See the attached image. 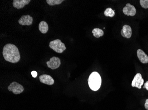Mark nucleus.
I'll list each match as a JSON object with an SVG mask.
<instances>
[{"label":"nucleus","instance_id":"obj_12","mask_svg":"<svg viewBox=\"0 0 148 110\" xmlns=\"http://www.w3.org/2000/svg\"><path fill=\"white\" fill-rule=\"evenodd\" d=\"M137 56L140 62L143 63H148V57L142 49H139L137 51Z\"/></svg>","mask_w":148,"mask_h":110},{"label":"nucleus","instance_id":"obj_6","mask_svg":"<svg viewBox=\"0 0 148 110\" xmlns=\"http://www.w3.org/2000/svg\"><path fill=\"white\" fill-rule=\"evenodd\" d=\"M144 84V79L142 78V74L138 73L136 74L134 77V79L132 82V87L138 88L139 89L142 88V86Z\"/></svg>","mask_w":148,"mask_h":110},{"label":"nucleus","instance_id":"obj_16","mask_svg":"<svg viewBox=\"0 0 148 110\" xmlns=\"http://www.w3.org/2000/svg\"><path fill=\"white\" fill-rule=\"evenodd\" d=\"M64 1H63V0H46L47 3L51 6L60 5Z\"/></svg>","mask_w":148,"mask_h":110},{"label":"nucleus","instance_id":"obj_15","mask_svg":"<svg viewBox=\"0 0 148 110\" xmlns=\"http://www.w3.org/2000/svg\"><path fill=\"white\" fill-rule=\"evenodd\" d=\"M104 15L106 16L113 17L115 15V12L111 8H107L104 11Z\"/></svg>","mask_w":148,"mask_h":110},{"label":"nucleus","instance_id":"obj_7","mask_svg":"<svg viewBox=\"0 0 148 110\" xmlns=\"http://www.w3.org/2000/svg\"><path fill=\"white\" fill-rule=\"evenodd\" d=\"M123 11L124 14L127 16H135L136 13L135 7L130 3L126 4L125 6L123 9Z\"/></svg>","mask_w":148,"mask_h":110},{"label":"nucleus","instance_id":"obj_2","mask_svg":"<svg viewBox=\"0 0 148 110\" xmlns=\"http://www.w3.org/2000/svg\"><path fill=\"white\" fill-rule=\"evenodd\" d=\"M89 86L92 90L96 91L100 88L102 84V78L97 72H93L90 75L88 80Z\"/></svg>","mask_w":148,"mask_h":110},{"label":"nucleus","instance_id":"obj_14","mask_svg":"<svg viewBox=\"0 0 148 110\" xmlns=\"http://www.w3.org/2000/svg\"><path fill=\"white\" fill-rule=\"evenodd\" d=\"M92 33L94 37L96 38H99L104 35V32L102 30L98 28H96L92 30Z\"/></svg>","mask_w":148,"mask_h":110},{"label":"nucleus","instance_id":"obj_9","mask_svg":"<svg viewBox=\"0 0 148 110\" xmlns=\"http://www.w3.org/2000/svg\"><path fill=\"white\" fill-rule=\"evenodd\" d=\"M39 79L41 83L48 85H52L54 83V80L50 75L43 74L39 77Z\"/></svg>","mask_w":148,"mask_h":110},{"label":"nucleus","instance_id":"obj_19","mask_svg":"<svg viewBox=\"0 0 148 110\" xmlns=\"http://www.w3.org/2000/svg\"><path fill=\"white\" fill-rule=\"evenodd\" d=\"M145 107L146 110H148V99L145 101Z\"/></svg>","mask_w":148,"mask_h":110},{"label":"nucleus","instance_id":"obj_5","mask_svg":"<svg viewBox=\"0 0 148 110\" xmlns=\"http://www.w3.org/2000/svg\"><path fill=\"white\" fill-rule=\"evenodd\" d=\"M46 63L48 67L50 68L52 70H54L60 67L61 64V61L59 58L54 57H51L49 61H47Z\"/></svg>","mask_w":148,"mask_h":110},{"label":"nucleus","instance_id":"obj_20","mask_svg":"<svg viewBox=\"0 0 148 110\" xmlns=\"http://www.w3.org/2000/svg\"><path fill=\"white\" fill-rule=\"evenodd\" d=\"M143 88H146L147 90L148 91V81H147V82L145 83L144 86H143Z\"/></svg>","mask_w":148,"mask_h":110},{"label":"nucleus","instance_id":"obj_11","mask_svg":"<svg viewBox=\"0 0 148 110\" xmlns=\"http://www.w3.org/2000/svg\"><path fill=\"white\" fill-rule=\"evenodd\" d=\"M30 1V0H14L12 2V5L14 7L19 9L24 8Z\"/></svg>","mask_w":148,"mask_h":110},{"label":"nucleus","instance_id":"obj_4","mask_svg":"<svg viewBox=\"0 0 148 110\" xmlns=\"http://www.w3.org/2000/svg\"><path fill=\"white\" fill-rule=\"evenodd\" d=\"M8 89L10 91L12 92L14 94H21L24 90L23 86L16 82H12L8 87Z\"/></svg>","mask_w":148,"mask_h":110},{"label":"nucleus","instance_id":"obj_8","mask_svg":"<svg viewBox=\"0 0 148 110\" xmlns=\"http://www.w3.org/2000/svg\"><path fill=\"white\" fill-rule=\"evenodd\" d=\"M33 22V18L30 16L27 15L23 16L21 18L19 19V24L21 25H31Z\"/></svg>","mask_w":148,"mask_h":110},{"label":"nucleus","instance_id":"obj_18","mask_svg":"<svg viewBox=\"0 0 148 110\" xmlns=\"http://www.w3.org/2000/svg\"><path fill=\"white\" fill-rule=\"evenodd\" d=\"M31 74L33 78H36L37 77V73L36 71H32L31 72Z\"/></svg>","mask_w":148,"mask_h":110},{"label":"nucleus","instance_id":"obj_10","mask_svg":"<svg viewBox=\"0 0 148 110\" xmlns=\"http://www.w3.org/2000/svg\"><path fill=\"white\" fill-rule=\"evenodd\" d=\"M121 33L123 37L126 38H130L132 36V30L131 27L127 25L123 26V29L121 31Z\"/></svg>","mask_w":148,"mask_h":110},{"label":"nucleus","instance_id":"obj_1","mask_svg":"<svg viewBox=\"0 0 148 110\" xmlns=\"http://www.w3.org/2000/svg\"><path fill=\"white\" fill-rule=\"evenodd\" d=\"M2 53L5 60L12 63L18 62L21 59L18 48L12 44L5 45L3 48Z\"/></svg>","mask_w":148,"mask_h":110},{"label":"nucleus","instance_id":"obj_17","mask_svg":"<svg viewBox=\"0 0 148 110\" xmlns=\"http://www.w3.org/2000/svg\"><path fill=\"white\" fill-rule=\"evenodd\" d=\"M140 3L143 8L145 9H148V0H140Z\"/></svg>","mask_w":148,"mask_h":110},{"label":"nucleus","instance_id":"obj_13","mask_svg":"<svg viewBox=\"0 0 148 110\" xmlns=\"http://www.w3.org/2000/svg\"><path fill=\"white\" fill-rule=\"evenodd\" d=\"M49 25L45 21H41L39 25V29L40 31L43 33L46 34L49 30Z\"/></svg>","mask_w":148,"mask_h":110},{"label":"nucleus","instance_id":"obj_3","mask_svg":"<svg viewBox=\"0 0 148 110\" xmlns=\"http://www.w3.org/2000/svg\"><path fill=\"white\" fill-rule=\"evenodd\" d=\"M49 47L54 51L59 53H61L66 49V47L64 43L60 39L52 40L49 43Z\"/></svg>","mask_w":148,"mask_h":110}]
</instances>
